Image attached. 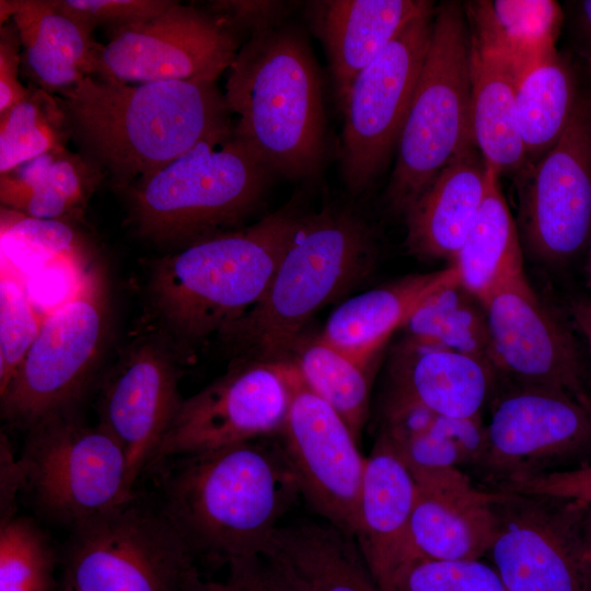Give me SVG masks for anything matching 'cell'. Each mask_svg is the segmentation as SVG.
I'll return each mask as SVG.
<instances>
[{"label": "cell", "instance_id": "obj_1", "mask_svg": "<svg viewBox=\"0 0 591 591\" xmlns=\"http://www.w3.org/2000/svg\"><path fill=\"white\" fill-rule=\"evenodd\" d=\"M58 95L70 138L125 190L234 128L215 82L127 83L89 76Z\"/></svg>", "mask_w": 591, "mask_h": 591}, {"label": "cell", "instance_id": "obj_2", "mask_svg": "<svg viewBox=\"0 0 591 591\" xmlns=\"http://www.w3.org/2000/svg\"><path fill=\"white\" fill-rule=\"evenodd\" d=\"M158 509L197 558L262 556L300 491L279 444L258 440L161 463ZM154 468V470H157Z\"/></svg>", "mask_w": 591, "mask_h": 591}, {"label": "cell", "instance_id": "obj_3", "mask_svg": "<svg viewBox=\"0 0 591 591\" xmlns=\"http://www.w3.org/2000/svg\"><path fill=\"white\" fill-rule=\"evenodd\" d=\"M224 99L234 132L274 172L317 174L328 149L322 80L303 34L275 24L252 33L228 69Z\"/></svg>", "mask_w": 591, "mask_h": 591}, {"label": "cell", "instance_id": "obj_4", "mask_svg": "<svg viewBox=\"0 0 591 591\" xmlns=\"http://www.w3.org/2000/svg\"><path fill=\"white\" fill-rule=\"evenodd\" d=\"M301 218L294 207H287L154 260L149 299L172 341L190 347L220 336L255 305Z\"/></svg>", "mask_w": 591, "mask_h": 591}, {"label": "cell", "instance_id": "obj_5", "mask_svg": "<svg viewBox=\"0 0 591 591\" xmlns=\"http://www.w3.org/2000/svg\"><path fill=\"white\" fill-rule=\"evenodd\" d=\"M378 254L372 228L352 209L302 216L262 298L220 337L237 359L289 360L310 318L361 283Z\"/></svg>", "mask_w": 591, "mask_h": 591}, {"label": "cell", "instance_id": "obj_6", "mask_svg": "<svg viewBox=\"0 0 591 591\" xmlns=\"http://www.w3.org/2000/svg\"><path fill=\"white\" fill-rule=\"evenodd\" d=\"M273 173L233 128L129 186L131 223L142 239L177 250L235 230L259 206Z\"/></svg>", "mask_w": 591, "mask_h": 591}, {"label": "cell", "instance_id": "obj_7", "mask_svg": "<svg viewBox=\"0 0 591 591\" xmlns=\"http://www.w3.org/2000/svg\"><path fill=\"white\" fill-rule=\"evenodd\" d=\"M471 144L476 143L470 30L464 5L449 1L434 9L428 51L386 188L390 209L404 216L449 161Z\"/></svg>", "mask_w": 591, "mask_h": 591}, {"label": "cell", "instance_id": "obj_8", "mask_svg": "<svg viewBox=\"0 0 591 591\" xmlns=\"http://www.w3.org/2000/svg\"><path fill=\"white\" fill-rule=\"evenodd\" d=\"M112 312L107 270L94 260L76 293L45 314L20 368L0 392L8 425L27 431L76 413L101 364Z\"/></svg>", "mask_w": 591, "mask_h": 591}, {"label": "cell", "instance_id": "obj_9", "mask_svg": "<svg viewBox=\"0 0 591 591\" xmlns=\"http://www.w3.org/2000/svg\"><path fill=\"white\" fill-rule=\"evenodd\" d=\"M26 432L18 459L22 491L46 520L71 531L136 497L125 452L100 424L88 426L73 413Z\"/></svg>", "mask_w": 591, "mask_h": 591}, {"label": "cell", "instance_id": "obj_10", "mask_svg": "<svg viewBox=\"0 0 591 591\" xmlns=\"http://www.w3.org/2000/svg\"><path fill=\"white\" fill-rule=\"evenodd\" d=\"M62 559L72 591H194L200 578L175 529L136 497L72 529Z\"/></svg>", "mask_w": 591, "mask_h": 591}, {"label": "cell", "instance_id": "obj_11", "mask_svg": "<svg viewBox=\"0 0 591 591\" xmlns=\"http://www.w3.org/2000/svg\"><path fill=\"white\" fill-rule=\"evenodd\" d=\"M513 177L522 246L543 264H571L591 244V76L581 63L577 103L565 131Z\"/></svg>", "mask_w": 591, "mask_h": 591}, {"label": "cell", "instance_id": "obj_12", "mask_svg": "<svg viewBox=\"0 0 591 591\" xmlns=\"http://www.w3.org/2000/svg\"><path fill=\"white\" fill-rule=\"evenodd\" d=\"M434 7L412 20L354 79L344 113L340 170L348 188L366 190L397 148L428 51Z\"/></svg>", "mask_w": 591, "mask_h": 591}, {"label": "cell", "instance_id": "obj_13", "mask_svg": "<svg viewBox=\"0 0 591 591\" xmlns=\"http://www.w3.org/2000/svg\"><path fill=\"white\" fill-rule=\"evenodd\" d=\"M586 506L497 490L496 530L486 556L508 591H589Z\"/></svg>", "mask_w": 591, "mask_h": 591}, {"label": "cell", "instance_id": "obj_14", "mask_svg": "<svg viewBox=\"0 0 591 591\" xmlns=\"http://www.w3.org/2000/svg\"><path fill=\"white\" fill-rule=\"evenodd\" d=\"M99 45L93 74L127 83L217 82L240 40L232 24L176 1L162 13L112 30Z\"/></svg>", "mask_w": 591, "mask_h": 591}, {"label": "cell", "instance_id": "obj_15", "mask_svg": "<svg viewBox=\"0 0 591 591\" xmlns=\"http://www.w3.org/2000/svg\"><path fill=\"white\" fill-rule=\"evenodd\" d=\"M291 361L236 359L184 398L148 471L166 460L278 434L291 401Z\"/></svg>", "mask_w": 591, "mask_h": 591}, {"label": "cell", "instance_id": "obj_16", "mask_svg": "<svg viewBox=\"0 0 591 591\" xmlns=\"http://www.w3.org/2000/svg\"><path fill=\"white\" fill-rule=\"evenodd\" d=\"M291 363V401L278 444L310 507L356 538L367 457L345 420Z\"/></svg>", "mask_w": 591, "mask_h": 591}, {"label": "cell", "instance_id": "obj_17", "mask_svg": "<svg viewBox=\"0 0 591 591\" xmlns=\"http://www.w3.org/2000/svg\"><path fill=\"white\" fill-rule=\"evenodd\" d=\"M590 452V407L561 392L515 385L493 405L478 465L498 485L554 472Z\"/></svg>", "mask_w": 591, "mask_h": 591}, {"label": "cell", "instance_id": "obj_18", "mask_svg": "<svg viewBox=\"0 0 591 591\" xmlns=\"http://www.w3.org/2000/svg\"><path fill=\"white\" fill-rule=\"evenodd\" d=\"M483 305L497 373L519 386L565 393L591 408L576 337L540 300L525 274L499 288Z\"/></svg>", "mask_w": 591, "mask_h": 591}, {"label": "cell", "instance_id": "obj_19", "mask_svg": "<svg viewBox=\"0 0 591 591\" xmlns=\"http://www.w3.org/2000/svg\"><path fill=\"white\" fill-rule=\"evenodd\" d=\"M178 380L172 349L151 338L130 347L103 381L99 424L123 448L134 488L182 405Z\"/></svg>", "mask_w": 591, "mask_h": 591}, {"label": "cell", "instance_id": "obj_20", "mask_svg": "<svg viewBox=\"0 0 591 591\" xmlns=\"http://www.w3.org/2000/svg\"><path fill=\"white\" fill-rule=\"evenodd\" d=\"M417 491L409 521V560H474L485 557L495 530L497 490L475 487L459 468L414 477Z\"/></svg>", "mask_w": 591, "mask_h": 591}, {"label": "cell", "instance_id": "obj_21", "mask_svg": "<svg viewBox=\"0 0 591 591\" xmlns=\"http://www.w3.org/2000/svg\"><path fill=\"white\" fill-rule=\"evenodd\" d=\"M463 5L471 40L474 140L489 166L514 176L528 164L517 120L519 73L495 27L489 1Z\"/></svg>", "mask_w": 591, "mask_h": 591}, {"label": "cell", "instance_id": "obj_22", "mask_svg": "<svg viewBox=\"0 0 591 591\" xmlns=\"http://www.w3.org/2000/svg\"><path fill=\"white\" fill-rule=\"evenodd\" d=\"M497 374L479 359L405 337L390 359L384 412L421 408L438 416L480 417Z\"/></svg>", "mask_w": 591, "mask_h": 591}, {"label": "cell", "instance_id": "obj_23", "mask_svg": "<svg viewBox=\"0 0 591 591\" xmlns=\"http://www.w3.org/2000/svg\"><path fill=\"white\" fill-rule=\"evenodd\" d=\"M416 483L391 441L381 433L369 456L356 541L379 591H395L409 559V521Z\"/></svg>", "mask_w": 591, "mask_h": 591}, {"label": "cell", "instance_id": "obj_24", "mask_svg": "<svg viewBox=\"0 0 591 591\" xmlns=\"http://www.w3.org/2000/svg\"><path fill=\"white\" fill-rule=\"evenodd\" d=\"M488 171L476 144L449 161L404 215L409 253L451 263L476 220Z\"/></svg>", "mask_w": 591, "mask_h": 591}, {"label": "cell", "instance_id": "obj_25", "mask_svg": "<svg viewBox=\"0 0 591 591\" xmlns=\"http://www.w3.org/2000/svg\"><path fill=\"white\" fill-rule=\"evenodd\" d=\"M459 281L452 265L398 279L339 304L318 337L357 363L373 368L376 355L392 334L433 292Z\"/></svg>", "mask_w": 591, "mask_h": 591}, {"label": "cell", "instance_id": "obj_26", "mask_svg": "<svg viewBox=\"0 0 591 591\" xmlns=\"http://www.w3.org/2000/svg\"><path fill=\"white\" fill-rule=\"evenodd\" d=\"M262 556L297 591H379L356 538L326 522L280 525Z\"/></svg>", "mask_w": 591, "mask_h": 591}, {"label": "cell", "instance_id": "obj_27", "mask_svg": "<svg viewBox=\"0 0 591 591\" xmlns=\"http://www.w3.org/2000/svg\"><path fill=\"white\" fill-rule=\"evenodd\" d=\"M320 7L318 32L340 104L356 76L433 3L426 0H331L321 2Z\"/></svg>", "mask_w": 591, "mask_h": 591}, {"label": "cell", "instance_id": "obj_28", "mask_svg": "<svg viewBox=\"0 0 591 591\" xmlns=\"http://www.w3.org/2000/svg\"><path fill=\"white\" fill-rule=\"evenodd\" d=\"M13 23L34 82L60 93L93 74L99 44L90 26L62 11L55 0H13Z\"/></svg>", "mask_w": 591, "mask_h": 591}, {"label": "cell", "instance_id": "obj_29", "mask_svg": "<svg viewBox=\"0 0 591 591\" xmlns=\"http://www.w3.org/2000/svg\"><path fill=\"white\" fill-rule=\"evenodd\" d=\"M105 175L82 153L57 149L0 175L1 207L27 217L76 222Z\"/></svg>", "mask_w": 591, "mask_h": 591}, {"label": "cell", "instance_id": "obj_30", "mask_svg": "<svg viewBox=\"0 0 591 591\" xmlns=\"http://www.w3.org/2000/svg\"><path fill=\"white\" fill-rule=\"evenodd\" d=\"M499 176L489 166L487 188L476 220L450 263L460 285L482 304L499 288L524 274L523 246Z\"/></svg>", "mask_w": 591, "mask_h": 591}, {"label": "cell", "instance_id": "obj_31", "mask_svg": "<svg viewBox=\"0 0 591 591\" xmlns=\"http://www.w3.org/2000/svg\"><path fill=\"white\" fill-rule=\"evenodd\" d=\"M580 84V62L555 51L523 70L517 82L515 106L528 164L554 147L572 116Z\"/></svg>", "mask_w": 591, "mask_h": 591}, {"label": "cell", "instance_id": "obj_32", "mask_svg": "<svg viewBox=\"0 0 591 591\" xmlns=\"http://www.w3.org/2000/svg\"><path fill=\"white\" fill-rule=\"evenodd\" d=\"M402 328L407 338L474 357L495 369L485 308L459 281L429 296Z\"/></svg>", "mask_w": 591, "mask_h": 591}, {"label": "cell", "instance_id": "obj_33", "mask_svg": "<svg viewBox=\"0 0 591 591\" xmlns=\"http://www.w3.org/2000/svg\"><path fill=\"white\" fill-rule=\"evenodd\" d=\"M292 361L308 387L338 413L359 440L369 410L373 368L357 363L320 338L301 348Z\"/></svg>", "mask_w": 591, "mask_h": 591}, {"label": "cell", "instance_id": "obj_34", "mask_svg": "<svg viewBox=\"0 0 591 591\" xmlns=\"http://www.w3.org/2000/svg\"><path fill=\"white\" fill-rule=\"evenodd\" d=\"M70 138L58 97L32 86L18 104L0 114V175L47 152L67 148Z\"/></svg>", "mask_w": 591, "mask_h": 591}, {"label": "cell", "instance_id": "obj_35", "mask_svg": "<svg viewBox=\"0 0 591 591\" xmlns=\"http://www.w3.org/2000/svg\"><path fill=\"white\" fill-rule=\"evenodd\" d=\"M1 257L25 277L63 259L92 260V251L74 222L27 217L1 207Z\"/></svg>", "mask_w": 591, "mask_h": 591}, {"label": "cell", "instance_id": "obj_36", "mask_svg": "<svg viewBox=\"0 0 591 591\" xmlns=\"http://www.w3.org/2000/svg\"><path fill=\"white\" fill-rule=\"evenodd\" d=\"M501 43L520 73L555 53L565 12L554 0L489 1Z\"/></svg>", "mask_w": 591, "mask_h": 591}, {"label": "cell", "instance_id": "obj_37", "mask_svg": "<svg viewBox=\"0 0 591 591\" xmlns=\"http://www.w3.org/2000/svg\"><path fill=\"white\" fill-rule=\"evenodd\" d=\"M56 551L46 532L27 517L0 526V591H54Z\"/></svg>", "mask_w": 591, "mask_h": 591}, {"label": "cell", "instance_id": "obj_38", "mask_svg": "<svg viewBox=\"0 0 591 591\" xmlns=\"http://www.w3.org/2000/svg\"><path fill=\"white\" fill-rule=\"evenodd\" d=\"M0 392L34 343L45 314L33 303L26 277L8 259L0 264Z\"/></svg>", "mask_w": 591, "mask_h": 591}, {"label": "cell", "instance_id": "obj_39", "mask_svg": "<svg viewBox=\"0 0 591 591\" xmlns=\"http://www.w3.org/2000/svg\"><path fill=\"white\" fill-rule=\"evenodd\" d=\"M395 591H508L493 566L474 560L412 559L395 579Z\"/></svg>", "mask_w": 591, "mask_h": 591}, {"label": "cell", "instance_id": "obj_40", "mask_svg": "<svg viewBox=\"0 0 591 591\" xmlns=\"http://www.w3.org/2000/svg\"><path fill=\"white\" fill-rule=\"evenodd\" d=\"M70 16L95 28L109 25L112 30L153 18L165 11L170 0H55Z\"/></svg>", "mask_w": 591, "mask_h": 591}, {"label": "cell", "instance_id": "obj_41", "mask_svg": "<svg viewBox=\"0 0 591 591\" xmlns=\"http://www.w3.org/2000/svg\"><path fill=\"white\" fill-rule=\"evenodd\" d=\"M384 436L391 441L412 475L459 467L463 464L457 449L448 439L431 430L430 426L398 439Z\"/></svg>", "mask_w": 591, "mask_h": 591}, {"label": "cell", "instance_id": "obj_42", "mask_svg": "<svg viewBox=\"0 0 591 591\" xmlns=\"http://www.w3.org/2000/svg\"><path fill=\"white\" fill-rule=\"evenodd\" d=\"M493 489L570 499L591 505V464L501 483Z\"/></svg>", "mask_w": 591, "mask_h": 591}, {"label": "cell", "instance_id": "obj_43", "mask_svg": "<svg viewBox=\"0 0 591 591\" xmlns=\"http://www.w3.org/2000/svg\"><path fill=\"white\" fill-rule=\"evenodd\" d=\"M194 591H297L263 556L232 560L222 580L199 578Z\"/></svg>", "mask_w": 591, "mask_h": 591}, {"label": "cell", "instance_id": "obj_44", "mask_svg": "<svg viewBox=\"0 0 591 591\" xmlns=\"http://www.w3.org/2000/svg\"><path fill=\"white\" fill-rule=\"evenodd\" d=\"M430 429L448 439L459 451L463 464L478 465L486 449V425L480 417H445L434 415Z\"/></svg>", "mask_w": 591, "mask_h": 591}, {"label": "cell", "instance_id": "obj_45", "mask_svg": "<svg viewBox=\"0 0 591 591\" xmlns=\"http://www.w3.org/2000/svg\"><path fill=\"white\" fill-rule=\"evenodd\" d=\"M22 46L18 30L12 21L0 31V114L21 102L28 93L19 80Z\"/></svg>", "mask_w": 591, "mask_h": 591}, {"label": "cell", "instance_id": "obj_46", "mask_svg": "<svg viewBox=\"0 0 591 591\" xmlns=\"http://www.w3.org/2000/svg\"><path fill=\"white\" fill-rule=\"evenodd\" d=\"M567 13L572 42L570 53L591 76V0L570 2Z\"/></svg>", "mask_w": 591, "mask_h": 591}, {"label": "cell", "instance_id": "obj_47", "mask_svg": "<svg viewBox=\"0 0 591 591\" xmlns=\"http://www.w3.org/2000/svg\"><path fill=\"white\" fill-rule=\"evenodd\" d=\"M22 472L18 459L14 460L4 437L1 438V522L15 517L14 501L22 491Z\"/></svg>", "mask_w": 591, "mask_h": 591}, {"label": "cell", "instance_id": "obj_48", "mask_svg": "<svg viewBox=\"0 0 591 591\" xmlns=\"http://www.w3.org/2000/svg\"><path fill=\"white\" fill-rule=\"evenodd\" d=\"M572 325L583 337L591 358V298L577 297L569 303Z\"/></svg>", "mask_w": 591, "mask_h": 591}, {"label": "cell", "instance_id": "obj_49", "mask_svg": "<svg viewBox=\"0 0 591 591\" xmlns=\"http://www.w3.org/2000/svg\"><path fill=\"white\" fill-rule=\"evenodd\" d=\"M582 529L589 591H591V505L586 506Z\"/></svg>", "mask_w": 591, "mask_h": 591}, {"label": "cell", "instance_id": "obj_50", "mask_svg": "<svg viewBox=\"0 0 591 591\" xmlns=\"http://www.w3.org/2000/svg\"><path fill=\"white\" fill-rule=\"evenodd\" d=\"M63 591H72V590L65 583Z\"/></svg>", "mask_w": 591, "mask_h": 591}, {"label": "cell", "instance_id": "obj_51", "mask_svg": "<svg viewBox=\"0 0 591 591\" xmlns=\"http://www.w3.org/2000/svg\"><path fill=\"white\" fill-rule=\"evenodd\" d=\"M589 250H590V275H591V244H590Z\"/></svg>", "mask_w": 591, "mask_h": 591}]
</instances>
